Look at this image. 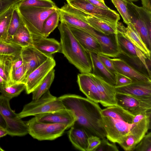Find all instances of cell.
I'll return each mask as SVG.
<instances>
[{
    "label": "cell",
    "mask_w": 151,
    "mask_h": 151,
    "mask_svg": "<svg viewBox=\"0 0 151 151\" xmlns=\"http://www.w3.org/2000/svg\"><path fill=\"white\" fill-rule=\"evenodd\" d=\"M101 113L106 137L111 142L119 144L128 135L134 136L139 142L150 128L149 119L133 123L134 116L117 105L107 107Z\"/></svg>",
    "instance_id": "obj_1"
},
{
    "label": "cell",
    "mask_w": 151,
    "mask_h": 151,
    "mask_svg": "<svg viewBox=\"0 0 151 151\" xmlns=\"http://www.w3.org/2000/svg\"><path fill=\"white\" fill-rule=\"evenodd\" d=\"M58 98L65 108L71 111L76 120L73 126L83 129L88 137L96 136L101 139L106 137L98 103L87 98L73 94H66Z\"/></svg>",
    "instance_id": "obj_2"
},
{
    "label": "cell",
    "mask_w": 151,
    "mask_h": 151,
    "mask_svg": "<svg viewBox=\"0 0 151 151\" xmlns=\"http://www.w3.org/2000/svg\"><path fill=\"white\" fill-rule=\"evenodd\" d=\"M58 28L60 34L61 52L81 73H92L89 52L76 38L67 25L61 22Z\"/></svg>",
    "instance_id": "obj_3"
},
{
    "label": "cell",
    "mask_w": 151,
    "mask_h": 151,
    "mask_svg": "<svg viewBox=\"0 0 151 151\" xmlns=\"http://www.w3.org/2000/svg\"><path fill=\"white\" fill-rule=\"evenodd\" d=\"M17 7L23 23L32 35L43 37V27L45 21L58 8L20 6L17 5Z\"/></svg>",
    "instance_id": "obj_4"
},
{
    "label": "cell",
    "mask_w": 151,
    "mask_h": 151,
    "mask_svg": "<svg viewBox=\"0 0 151 151\" xmlns=\"http://www.w3.org/2000/svg\"><path fill=\"white\" fill-rule=\"evenodd\" d=\"M127 7L131 22L144 44L151 51V11L128 1Z\"/></svg>",
    "instance_id": "obj_5"
},
{
    "label": "cell",
    "mask_w": 151,
    "mask_h": 151,
    "mask_svg": "<svg viewBox=\"0 0 151 151\" xmlns=\"http://www.w3.org/2000/svg\"><path fill=\"white\" fill-rule=\"evenodd\" d=\"M64 109L65 108L60 100L52 95L48 90L39 99L32 100L26 104L22 111L17 114L18 117L22 119Z\"/></svg>",
    "instance_id": "obj_6"
},
{
    "label": "cell",
    "mask_w": 151,
    "mask_h": 151,
    "mask_svg": "<svg viewBox=\"0 0 151 151\" xmlns=\"http://www.w3.org/2000/svg\"><path fill=\"white\" fill-rule=\"evenodd\" d=\"M26 123L28 134L40 141L54 140L62 136L68 129L66 125L39 122L34 117Z\"/></svg>",
    "instance_id": "obj_7"
},
{
    "label": "cell",
    "mask_w": 151,
    "mask_h": 151,
    "mask_svg": "<svg viewBox=\"0 0 151 151\" xmlns=\"http://www.w3.org/2000/svg\"><path fill=\"white\" fill-rule=\"evenodd\" d=\"M71 6L107 22L116 25L120 19L119 14L111 9H105L96 6L86 0L67 1Z\"/></svg>",
    "instance_id": "obj_8"
},
{
    "label": "cell",
    "mask_w": 151,
    "mask_h": 151,
    "mask_svg": "<svg viewBox=\"0 0 151 151\" xmlns=\"http://www.w3.org/2000/svg\"><path fill=\"white\" fill-rule=\"evenodd\" d=\"M55 65V61L52 56L32 71L27 76L25 83L27 94L32 93Z\"/></svg>",
    "instance_id": "obj_9"
},
{
    "label": "cell",
    "mask_w": 151,
    "mask_h": 151,
    "mask_svg": "<svg viewBox=\"0 0 151 151\" xmlns=\"http://www.w3.org/2000/svg\"><path fill=\"white\" fill-rule=\"evenodd\" d=\"M116 105L135 116L151 110V101L138 99L127 95L116 93Z\"/></svg>",
    "instance_id": "obj_10"
},
{
    "label": "cell",
    "mask_w": 151,
    "mask_h": 151,
    "mask_svg": "<svg viewBox=\"0 0 151 151\" xmlns=\"http://www.w3.org/2000/svg\"><path fill=\"white\" fill-rule=\"evenodd\" d=\"M115 88L116 93L151 101V81L133 82L127 85Z\"/></svg>",
    "instance_id": "obj_11"
},
{
    "label": "cell",
    "mask_w": 151,
    "mask_h": 151,
    "mask_svg": "<svg viewBox=\"0 0 151 151\" xmlns=\"http://www.w3.org/2000/svg\"><path fill=\"white\" fill-rule=\"evenodd\" d=\"M20 55L26 70V79L32 71L49 57L40 52L33 45L22 47Z\"/></svg>",
    "instance_id": "obj_12"
},
{
    "label": "cell",
    "mask_w": 151,
    "mask_h": 151,
    "mask_svg": "<svg viewBox=\"0 0 151 151\" xmlns=\"http://www.w3.org/2000/svg\"><path fill=\"white\" fill-rule=\"evenodd\" d=\"M120 53L130 57H138L146 67L150 70L151 59L149 58L122 34L117 30L116 34Z\"/></svg>",
    "instance_id": "obj_13"
},
{
    "label": "cell",
    "mask_w": 151,
    "mask_h": 151,
    "mask_svg": "<svg viewBox=\"0 0 151 151\" xmlns=\"http://www.w3.org/2000/svg\"><path fill=\"white\" fill-rule=\"evenodd\" d=\"M38 122L66 125L68 128L72 127L75 121V117L70 110L64 109L37 115L35 116Z\"/></svg>",
    "instance_id": "obj_14"
},
{
    "label": "cell",
    "mask_w": 151,
    "mask_h": 151,
    "mask_svg": "<svg viewBox=\"0 0 151 151\" xmlns=\"http://www.w3.org/2000/svg\"><path fill=\"white\" fill-rule=\"evenodd\" d=\"M88 33L98 41L101 47L102 54L109 57H117L120 52L117 43L116 34L105 35L97 32L93 29Z\"/></svg>",
    "instance_id": "obj_15"
},
{
    "label": "cell",
    "mask_w": 151,
    "mask_h": 151,
    "mask_svg": "<svg viewBox=\"0 0 151 151\" xmlns=\"http://www.w3.org/2000/svg\"><path fill=\"white\" fill-rule=\"evenodd\" d=\"M91 74L99 95L100 103L106 107L116 105L115 87L92 73Z\"/></svg>",
    "instance_id": "obj_16"
},
{
    "label": "cell",
    "mask_w": 151,
    "mask_h": 151,
    "mask_svg": "<svg viewBox=\"0 0 151 151\" xmlns=\"http://www.w3.org/2000/svg\"><path fill=\"white\" fill-rule=\"evenodd\" d=\"M125 27L118 21L116 24L117 30L122 34L150 59L151 51L144 44L135 27L131 22Z\"/></svg>",
    "instance_id": "obj_17"
},
{
    "label": "cell",
    "mask_w": 151,
    "mask_h": 151,
    "mask_svg": "<svg viewBox=\"0 0 151 151\" xmlns=\"http://www.w3.org/2000/svg\"><path fill=\"white\" fill-rule=\"evenodd\" d=\"M77 82L80 90L87 98L100 103L99 95L91 73H81L77 76Z\"/></svg>",
    "instance_id": "obj_18"
},
{
    "label": "cell",
    "mask_w": 151,
    "mask_h": 151,
    "mask_svg": "<svg viewBox=\"0 0 151 151\" xmlns=\"http://www.w3.org/2000/svg\"><path fill=\"white\" fill-rule=\"evenodd\" d=\"M68 26L75 37L86 50L97 54H101L100 45L94 37L82 30Z\"/></svg>",
    "instance_id": "obj_19"
},
{
    "label": "cell",
    "mask_w": 151,
    "mask_h": 151,
    "mask_svg": "<svg viewBox=\"0 0 151 151\" xmlns=\"http://www.w3.org/2000/svg\"><path fill=\"white\" fill-rule=\"evenodd\" d=\"M32 45L40 52L49 57L61 52L60 42L54 38L32 36Z\"/></svg>",
    "instance_id": "obj_20"
},
{
    "label": "cell",
    "mask_w": 151,
    "mask_h": 151,
    "mask_svg": "<svg viewBox=\"0 0 151 151\" xmlns=\"http://www.w3.org/2000/svg\"><path fill=\"white\" fill-rule=\"evenodd\" d=\"M111 59L116 72L129 77L133 82L151 81V78L137 71L122 59L117 58Z\"/></svg>",
    "instance_id": "obj_21"
},
{
    "label": "cell",
    "mask_w": 151,
    "mask_h": 151,
    "mask_svg": "<svg viewBox=\"0 0 151 151\" xmlns=\"http://www.w3.org/2000/svg\"><path fill=\"white\" fill-rule=\"evenodd\" d=\"M91 62L93 74L115 87V75L111 73L104 66L99 58L98 54L88 52Z\"/></svg>",
    "instance_id": "obj_22"
},
{
    "label": "cell",
    "mask_w": 151,
    "mask_h": 151,
    "mask_svg": "<svg viewBox=\"0 0 151 151\" xmlns=\"http://www.w3.org/2000/svg\"><path fill=\"white\" fill-rule=\"evenodd\" d=\"M84 21L94 30L103 34L109 35L117 33L116 24H113L88 14L85 17Z\"/></svg>",
    "instance_id": "obj_23"
},
{
    "label": "cell",
    "mask_w": 151,
    "mask_h": 151,
    "mask_svg": "<svg viewBox=\"0 0 151 151\" xmlns=\"http://www.w3.org/2000/svg\"><path fill=\"white\" fill-rule=\"evenodd\" d=\"M68 132L69 139L77 149L86 151L88 137L85 131L80 128L72 126Z\"/></svg>",
    "instance_id": "obj_24"
},
{
    "label": "cell",
    "mask_w": 151,
    "mask_h": 151,
    "mask_svg": "<svg viewBox=\"0 0 151 151\" xmlns=\"http://www.w3.org/2000/svg\"><path fill=\"white\" fill-rule=\"evenodd\" d=\"M59 21L69 26L77 28L87 33L93 28L88 23L78 17L61 10L58 8Z\"/></svg>",
    "instance_id": "obj_25"
},
{
    "label": "cell",
    "mask_w": 151,
    "mask_h": 151,
    "mask_svg": "<svg viewBox=\"0 0 151 151\" xmlns=\"http://www.w3.org/2000/svg\"><path fill=\"white\" fill-rule=\"evenodd\" d=\"M9 42L22 47L32 45V35L23 22Z\"/></svg>",
    "instance_id": "obj_26"
},
{
    "label": "cell",
    "mask_w": 151,
    "mask_h": 151,
    "mask_svg": "<svg viewBox=\"0 0 151 151\" xmlns=\"http://www.w3.org/2000/svg\"><path fill=\"white\" fill-rule=\"evenodd\" d=\"M117 58L123 60L139 73L151 78V71L146 67L138 57L128 56L120 53Z\"/></svg>",
    "instance_id": "obj_27"
},
{
    "label": "cell",
    "mask_w": 151,
    "mask_h": 151,
    "mask_svg": "<svg viewBox=\"0 0 151 151\" xmlns=\"http://www.w3.org/2000/svg\"><path fill=\"white\" fill-rule=\"evenodd\" d=\"M55 70L53 69L47 76L40 84L32 93V100L39 99L49 90L54 78Z\"/></svg>",
    "instance_id": "obj_28"
},
{
    "label": "cell",
    "mask_w": 151,
    "mask_h": 151,
    "mask_svg": "<svg viewBox=\"0 0 151 151\" xmlns=\"http://www.w3.org/2000/svg\"><path fill=\"white\" fill-rule=\"evenodd\" d=\"M17 4L10 6L0 14V40H5L12 12Z\"/></svg>",
    "instance_id": "obj_29"
},
{
    "label": "cell",
    "mask_w": 151,
    "mask_h": 151,
    "mask_svg": "<svg viewBox=\"0 0 151 151\" xmlns=\"http://www.w3.org/2000/svg\"><path fill=\"white\" fill-rule=\"evenodd\" d=\"M15 57L0 56V76L6 82L7 86L9 83L12 64Z\"/></svg>",
    "instance_id": "obj_30"
},
{
    "label": "cell",
    "mask_w": 151,
    "mask_h": 151,
    "mask_svg": "<svg viewBox=\"0 0 151 151\" xmlns=\"http://www.w3.org/2000/svg\"><path fill=\"white\" fill-rule=\"evenodd\" d=\"M17 4L16 5L13 10L9 26L5 40L7 42H9L11 39L23 22L17 9Z\"/></svg>",
    "instance_id": "obj_31"
},
{
    "label": "cell",
    "mask_w": 151,
    "mask_h": 151,
    "mask_svg": "<svg viewBox=\"0 0 151 151\" xmlns=\"http://www.w3.org/2000/svg\"><path fill=\"white\" fill-rule=\"evenodd\" d=\"M25 88V84L23 83L4 85L1 88L0 93L1 95L10 100L19 95Z\"/></svg>",
    "instance_id": "obj_32"
},
{
    "label": "cell",
    "mask_w": 151,
    "mask_h": 151,
    "mask_svg": "<svg viewBox=\"0 0 151 151\" xmlns=\"http://www.w3.org/2000/svg\"><path fill=\"white\" fill-rule=\"evenodd\" d=\"M10 100L9 99L0 95V113L4 118L6 122L19 118L17 114L11 109Z\"/></svg>",
    "instance_id": "obj_33"
},
{
    "label": "cell",
    "mask_w": 151,
    "mask_h": 151,
    "mask_svg": "<svg viewBox=\"0 0 151 151\" xmlns=\"http://www.w3.org/2000/svg\"><path fill=\"white\" fill-rule=\"evenodd\" d=\"M59 21V15L57 9L50 14L44 21L43 27L44 37H47L49 36L58 26Z\"/></svg>",
    "instance_id": "obj_34"
},
{
    "label": "cell",
    "mask_w": 151,
    "mask_h": 151,
    "mask_svg": "<svg viewBox=\"0 0 151 151\" xmlns=\"http://www.w3.org/2000/svg\"><path fill=\"white\" fill-rule=\"evenodd\" d=\"M22 49L19 45L0 40V56H16L20 54Z\"/></svg>",
    "instance_id": "obj_35"
},
{
    "label": "cell",
    "mask_w": 151,
    "mask_h": 151,
    "mask_svg": "<svg viewBox=\"0 0 151 151\" xmlns=\"http://www.w3.org/2000/svg\"><path fill=\"white\" fill-rule=\"evenodd\" d=\"M20 6L52 8L57 7L52 0H22L17 4Z\"/></svg>",
    "instance_id": "obj_36"
},
{
    "label": "cell",
    "mask_w": 151,
    "mask_h": 151,
    "mask_svg": "<svg viewBox=\"0 0 151 151\" xmlns=\"http://www.w3.org/2000/svg\"><path fill=\"white\" fill-rule=\"evenodd\" d=\"M127 25L131 22L127 7V0H111Z\"/></svg>",
    "instance_id": "obj_37"
},
{
    "label": "cell",
    "mask_w": 151,
    "mask_h": 151,
    "mask_svg": "<svg viewBox=\"0 0 151 151\" xmlns=\"http://www.w3.org/2000/svg\"><path fill=\"white\" fill-rule=\"evenodd\" d=\"M26 70L23 64L20 67L11 73L10 81L9 85L16 83H25L26 80Z\"/></svg>",
    "instance_id": "obj_38"
},
{
    "label": "cell",
    "mask_w": 151,
    "mask_h": 151,
    "mask_svg": "<svg viewBox=\"0 0 151 151\" xmlns=\"http://www.w3.org/2000/svg\"><path fill=\"white\" fill-rule=\"evenodd\" d=\"M133 151H151V132L146 134L135 147Z\"/></svg>",
    "instance_id": "obj_39"
},
{
    "label": "cell",
    "mask_w": 151,
    "mask_h": 151,
    "mask_svg": "<svg viewBox=\"0 0 151 151\" xmlns=\"http://www.w3.org/2000/svg\"><path fill=\"white\" fill-rule=\"evenodd\" d=\"M139 142L138 139L132 135H128L126 136L119 145L126 151H133Z\"/></svg>",
    "instance_id": "obj_40"
},
{
    "label": "cell",
    "mask_w": 151,
    "mask_h": 151,
    "mask_svg": "<svg viewBox=\"0 0 151 151\" xmlns=\"http://www.w3.org/2000/svg\"><path fill=\"white\" fill-rule=\"evenodd\" d=\"M107 138L101 139V142L93 151H118L119 149L116 143H110Z\"/></svg>",
    "instance_id": "obj_41"
},
{
    "label": "cell",
    "mask_w": 151,
    "mask_h": 151,
    "mask_svg": "<svg viewBox=\"0 0 151 151\" xmlns=\"http://www.w3.org/2000/svg\"><path fill=\"white\" fill-rule=\"evenodd\" d=\"M98 55L100 61L104 66L111 73L115 75L117 72L114 66L111 58L102 54H99Z\"/></svg>",
    "instance_id": "obj_42"
},
{
    "label": "cell",
    "mask_w": 151,
    "mask_h": 151,
    "mask_svg": "<svg viewBox=\"0 0 151 151\" xmlns=\"http://www.w3.org/2000/svg\"><path fill=\"white\" fill-rule=\"evenodd\" d=\"M115 75L116 79L115 88L124 86L133 82L131 79L123 74L117 72Z\"/></svg>",
    "instance_id": "obj_43"
},
{
    "label": "cell",
    "mask_w": 151,
    "mask_h": 151,
    "mask_svg": "<svg viewBox=\"0 0 151 151\" xmlns=\"http://www.w3.org/2000/svg\"><path fill=\"white\" fill-rule=\"evenodd\" d=\"M101 142V139L95 136H91L88 139V146L86 151H93Z\"/></svg>",
    "instance_id": "obj_44"
},
{
    "label": "cell",
    "mask_w": 151,
    "mask_h": 151,
    "mask_svg": "<svg viewBox=\"0 0 151 151\" xmlns=\"http://www.w3.org/2000/svg\"><path fill=\"white\" fill-rule=\"evenodd\" d=\"M22 0H0V14L10 6L18 4Z\"/></svg>",
    "instance_id": "obj_45"
},
{
    "label": "cell",
    "mask_w": 151,
    "mask_h": 151,
    "mask_svg": "<svg viewBox=\"0 0 151 151\" xmlns=\"http://www.w3.org/2000/svg\"><path fill=\"white\" fill-rule=\"evenodd\" d=\"M23 64V61L20 54L15 57L12 63L10 73L20 67Z\"/></svg>",
    "instance_id": "obj_46"
},
{
    "label": "cell",
    "mask_w": 151,
    "mask_h": 151,
    "mask_svg": "<svg viewBox=\"0 0 151 151\" xmlns=\"http://www.w3.org/2000/svg\"><path fill=\"white\" fill-rule=\"evenodd\" d=\"M93 5L99 8L105 9H110L106 6L104 2H103L98 0H86Z\"/></svg>",
    "instance_id": "obj_47"
},
{
    "label": "cell",
    "mask_w": 151,
    "mask_h": 151,
    "mask_svg": "<svg viewBox=\"0 0 151 151\" xmlns=\"http://www.w3.org/2000/svg\"><path fill=\"white\" fill-rule=\"evenodd\" d=\"M142 7L151 11V0H141Z\"/></svg>",
    "instance_id": "obj_48"
},
{
    "label": "cell",
    "mask_w": 151,
    "mask_h": 151,
    "mask_svg": "<svg viewBox=\"0 0 151 151\" xmlns=\"http://www.w3.org/2000/svg\"><path fill=\"white\" fill-rule=\"evenodd\" d=\"M6 127L5 120L0 113V129H5Z\"/></svg>",
    "instance_id": "obj_49"
},
{
    "label": "cell",
    "mask_w": 151,
    "mask_h": 151,
    "mask_svg": "<svg viewBox=\"0 0 151 151\" xmlns=\"http://www.w3.org/2000/svg\"><path fill=\"white\" fill-rule=\"evenodd\" d=\"M8 134V133L5 129H0V138Z\"/></svg>",
    "instance_id": "obj_50"
},
{
    "label": "cell",
    "mask_w": 151,
    "mask_h": 151,
    "mask_svg": "<svg viewBox=\"0 0 151 151\" xmlns=\"http://www.w3.org/2000/svg\"><path fill=\"white\" fill-rule=\"evenodd\" d=\"M6 83L3 79L0 76V91L1 88L4 85H6Z\"/></svg>",
    "instance_id": "obj_51"
},
{
    "label": "cell",
    "mask_w": 151,
    "mask_h": 151,
    "mask_svg": "<svg viewBox=\"0 0 151 151\" xmlns=\"http://www.w3.org/2000/svg\"><path fill=\"white\" fill-rule=\"evenodd\" d=\"M128 1H131V2H132V1H137L139 0H127Z\"/></svg>",
    "instance_id": "obj_52"
},
{
    "label": "cell",
    "mask_w": 151,
    "mask_h": 151,
    "mask_svg": "<svg viewBox=\"0 0 151 151\" xmlns=\"http://www.w3.org/2000/svg\"><path fill=\"white\" fill-rule=\"evenodd\" d=\"M4 150L3 149L0 147V151H4Z\"/></svg>",
    "instance_id": "obj_53"
},
{
    "label": "cell",
    "mask_w": 151,
    "mask_h": 151,
    "mask_svg": "<svg viewBox=\"0 0 151 151\" xmlns=\"http://www.w3.org/2000/svg\"><path fill=\"white\" fill-rule=\"evenodd\" d=\"M101 2H104V0H98Z\"/></svg>",
    "instance_id": "obj_54"
},
{
    "label": "cell",
    "mask_w": 151,
    "mask_h": 151,
    "mask_svg": "<svg viewBox=\"0 0 151 151\" xmlns=\"http://www.w3.org/2000/svg\"><path fill=\"white\" fill-rule=\"evenodd\" d=\"M67 1H70L72 0H66Z\"/></svg>",
    "instance_id": "obj_55"
}]
</instances>
